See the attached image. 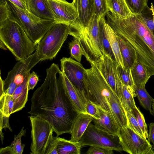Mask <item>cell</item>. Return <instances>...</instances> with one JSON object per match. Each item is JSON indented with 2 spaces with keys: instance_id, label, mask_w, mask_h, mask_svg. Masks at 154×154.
I'll return each instance as SVG.
<instances>
[{
  "instance_id": "4dcf8cb0",
  "label": "cell",
  "mask_w": 154,
  "mask_h": 154,
  "mask_svg": "<svg viewBox=\"0 0 154 154\" xmlns=\"http://www.w3.org/2000/svg\"><path fill=\"white\" fill-rule=\"evenodd\" d=\"M144 22L150 31L154 33V7L151 3L150 8L146 7L140 14Z\"/></svg>"
},
{
  "instance_id": "5bb4252c",
  "label": "cell",
  "mask_w": 154,
  "mask_h": 154,
  "mask_svg": "<svg viewBox=\"0 0 154 154\" xmlns=\"http://www.w3.org/2000/svg\"><path fill=\"white\" fill-rule=\"evenodd\" d=\"M54 19L57 23L69 25L75 23L77 20L76 10L72 3L65 0H47Z\"/></svg>"
},
{
  "instance_id": "484cf974",
  "label": "cell",
  "mask_w": 154,
  "mask_h": 154,
  "mask_svg": "<svg viewBox=\"0 0 154 154\" xmlns=\"http://www.w3.org/2000/svg\"><path fill=\"white\" fill-rule=\"evenodd\" d=\"M136 96L131 89L123 85L119 100L126 112L130 110H133L136 106L134 98Z\"/></svg>"
},
{
  "instance_id": "ac0fdd59",
  "label": "cell",
  "mask_w": 154,
  "mask_h": 154,
  "mask_svg": "<svg viewBox=\"0 0 154 154\" xmlns=\"http://www.w3.org/2000/svg\"><path fill=\"white\" fill-rule=\"evenodd\" d=\"M117 38L124 67L131 69L137 60L136 51L123 37L117 34Z\"/></svg>"
},
{
  "instance_id": "8992f818",
  "label": "cell",
  "mask_w": 154,
  "mask_h": 154,
  "mask_svg": "<svg viewBox=\"0 0 154 154\" xmlns=\"http://www.w3.org/2000/svg\"><path fill=\"white\" fill-rule=\"evenodd\" d=\"M8 2L14 16L29 38L36 45H38L49 29L57 23L55 20L40 18L28 10L21 9Z\"/></svg>"
},
{
  "instance_id": "cb8c5ba5",
  "label": "cell",
  "mask_w": 154,
  "mask_h": 154,
  "mask_svg": "<svg viewBox=\"0 0 154 154\" xmlns=\"http://www.w3.org/2000/svg\"><path fill=\"white\" fill-rule=\"evenodd\" d=\"M106 4L109 11L120 17L127 18L134 15L125 0H106Z\"/></svg>"
},
{
  "instance_id": "30bf717a",
  "label": "cell",
  "mask_w": 154,
  "mask_h": 154,
  "mask_svg": "<svg viewBox=\"0 0 154 154\" xmlns=\"http://www.w3.org/2000/svg\"><path fill=\"white\" fill-rule=\"evenodd\" d=\"M118 136L123 151L130 154H148L153 148L146 138L140 136L128 126L121 128Z\"/></svg>"
},
{
  "instance_id": "f6af8a7d",
  "label": "cell",
  "mask_w": 154,
  "mask_h": 154,
  "mask_svg": "<svg viewBox=\"0 0 154 154\" xmlns=\"http://www.w3.org/2000/svg\"><path fill=\"white\" fill-rule=\"evenodd\" d=\"M0 47L2 49L6 50L7 49V48L5 46V45L2 42V41H0Z\"/></svg>"
},
{
  "instance_id": "d590c367",
  "label": "cell",
  "mask_w": 154,
  "mask_h": 154,
  "mask_svg": "<svg viewBox=\"0 0 154 154\" xmlns=\"http://www.w3.org/2000/svg\"><path fill=\"white\" fill-rule=\"evenodd\" d=\"M132 111L145 138H148L149 134L147 126L143 114L140 111L139 108L137 106Z\"/></svg>"
},
{
  "instance_id": "60d3db41",
  "label": "cell",
  "mask_w": 154,
  "mask_h": 154,
  "mask_svg": "<svg viewBox=\"0 0 154 154\" xmlns=\"http://www.w3.org/2000/svg\"><path fill=\"white\" fill-rule=\"evenodd\" d=\"M38 80V77L34 71L30 73L28 80V88L29 90H32L36 85Z\"/></svg>"
},
{
  "instance_id": "7402d4cb",
  "label": "cell",
  "mask_w": 154,
  "mask_h": 154,
  "mask_svg": "<svg viewBox=\"0 0 154 154\" xmlns=\"http://www.w3.org/2000/svg\"><path fill=\"white\" fill-rule=\"evenodd\" d=\"M131 72L135 86L138 87L145 86L151 76L144 66L138 60L131 69Z\"/></svg>"
},
{
  "instance_id": "9a60e30c",
  "label": "cell",
  "mask_w": 154,
  "mask_h": 154,
  "mask_svg": "<svg viewBox=\"0 0 154 154\" xmlns=\"http://www.w3.org/2000/svg\"><path fill=\"white\" fill-rule=\"evenodd\" d=\"M62 73L66 91L75 109L78 113H87L86 109L87 103L86 98Z\"/></svg>"
},
{
  "instance_id": "52a82bcc",
  "label": "cell",
  "mask_w": 154,
  "mask_h": 154,
  "mask_svg": "<svg viewBox=\"0 0 154 154\" xmlns=\"http://www.w3.org/2000/svg\"><path fill=\"white\" fill-rule=\"evenodd\" d=\"M70 26L57 23L38 43L35 51L40 61L51 60L57 55L69 34Z\"/></svg>"
},
{
  "instance_id": "83f0119b",
  "label": "cell",
  "mask_w": 154,
  "mask_h": 154,
  "mask_svg": "<svg viewBox=\"0 0 154 154\" xmlns=\"http://www.w3.org/2000/svg\"><path fill=\"white\" fill-rule=\"evenodd\" d=\"M26 129L23 127L19 133L14 136V140L11 145L8 146L10 154H22L23 152L25 145L22 144L21 138L25 136Z\"/></svg>"
},
{
  "instance_id": "603a6c76",
  "label": "cell",
  "mask_w": 154,
  "mask_h": 154,
  "mask_svg": "<svg viewBox=\"0 0 154 154\" xmlns=\"http://www.w3.org/2000/svg\"><path fill=\"white\" fill-rule=\"evenodd\" d=\"M104 27L117 64L124 68L125 67L120 52L119 44L117 39V34L107 23L106 20L104 23Z\"/></svg>"
},
{
  "instance_id": "7a4b0ae2",
  "label": "cell",
  "mask_w": 154,
  "mask_h": 154,
  "mask_svg": "<svg viewBox=\"0 0 154 154\" xmlns=\"http://www.w3.org/2000/svg\"><path fill=\"white\" fill-rule=\"evenodd\" d=\"M105 17L106 22L114 32L135 50L137 60L144 66L151 76L154 75V34L141 14L123 18L109 11Z\"/></svg>"
},
{
  "instance_id": "ffe728a7",
  "label": "cell",
  "mask_w": 154,
  "mask_h": 154,
  "mask_svg": "<svg viewBox=\"0 0 154 154\" xmlns=\"http://www.w3.org/2000/svg\"><path fill=\"white\" fill-rule=\"evenodd\" d=\"M30 73L26 77L23 81L15 89L12 97L14 105L12 113L20 111L25 106L28 100L29 77Z\"/></svg>"
},
{
  "instance_id": "f35d334b",
  "label": "cell",
  "mask_w": 154,
  "mask_h": 154,
  "mask_svg": "<svg viewBox=\"0 0 154 154\" xmlns=\"http://www.w3.org/2000/svg\"><path fill=\"white\" fill-rule=\"evenodd\" d=\"M85 153L87 154H112L113 150L110 149L95 146H90Z\"/></svg>"
},
{
  "instance_id": "d6986e66",
  "label": "cell",
  "mask_w": 154,
  "mask_h": 154,
  "mask_svg": "<svg viewBox=\"0 0 154 154\" xmlns=\"http://www.w3.org/2000/svg\"><path fill=\"white\" fill-rule=\"evenodd\" d=\"M27 10L43 19L55 20L47 0H26Z\"/></svg>"
},
{
  "instance_id": "d6a6232c",
  "label": "cell",
  "mask_w": 154,
  "mask_h": 154,
  "mask_svg": "<svg viewBox=\"0 0 154 154\" xmlns=\"http://www.w3.org/2000/svg\"><path fill=\"white\" fill-rule=\"evenodd\" d=\"M69 48L71 57L80 62L84 54L79 41L74 38L69 43Z\"/></svg>"
},
{
  "instance_id": "8fae6325",
  "label": "cell",
  "mask_w": 154,
  "mask_h": 154,
  "mask_svg": "<svg viewBox=\"0 0 154 154\" xmlns=\"http://www.w3.org/2000/svg\"><path fill=\"white\" fill-rule=\"evenodd\" d=\"M60 61L62 72L86 97L85 90L87 79L86 69L80 62L71 57H64Z\"/></svg>"
},
{
  "instance_id": "836d02e7",
  "label": "cell",
  "mask_w": 154,
  "mask_h": 154,
  "mask_svg": "<svg viewBox=\"0 0 154 154\" xmlns=\"http://www.w3.org/2000/svg\"><path fill=\"white\" fill-rule=\"evenodd\" d=\"M13 16L11 9L7 1L1 0L0 2V25L11 18Z\"/></svg>"
},
{
  "instance_id": "7bdbcfd3",
  "label": "cell",
  "mask_w": 154,
  "mask_h": 154,
  "mask_svg": "<svg viewBox=\"0 0 154 154\" xmlns=\"http://www.w3.org/2000/svg\"><path fill=\"white\" fill-rule=\"evenodd\" d=\"M149 134L148 138V140L153 144L154 148V122L151 123L149 124Z\"/></svg>"
},
{
  "instance_id": "9c48e42d",
  "label": "cell",
  "mask_w": 154,
  "mask_h": 154,
  "mask_svg": "<svg viewBox=\"0 0 154 154\" xmlns=\"http://www.w3.org/2000/svg\"><path fill=\"white\" fill-rule=\"evenodd\" d=\"M79 142L82 146H95L119 152L123 151L118 135L102 130L91 123Z\"/></svg>"
},
{
  "instance_id": "4fadbf2b",
  "label": "cell",
  "mask_w": 154,
  "mask_h": 154,
  "mask_svg": "<svg viewBox=\"0 0 154 154\" xmlns=\"http://www.w3.org/2000/svg\"><path fill=\"white\" fill-rule=\"evenodd\" d=\"M40 61L36 52L22 61H18L8 73L4 81V89L9 84L14 82L18 86L23 81L31 69Z\"/></svg>"
},
{
  "instance_id": "d4e9b609",
  "label": "cell",
  "mask_w": 154,
  "mask_h": 154,
  "mask_svg": "<svg viewBox=\"0 0 154 154\" xmlns=\"http://www.w3.org/2000/svg\"><path fill=\"white\" fill-rule=\"evenodd\" d=\"M82 147L79 142H74L57 137V154H80Z\"/></svg>"
},
{
  "instance_id": "e0dca14e",
  "label": "cell",
  "mask_w": 154,
  "mask_h": 154,
  "mask_svg": "<svg viewBox=\"0 0 154 154\" xmlns=\"http://www.w3.org/2000/svg\"><path fill=\"white\" fill-rule=\"evenodd\" d=\"M94 119L92 116L88 113H79L72 126L69 140L74 142H79L88 125Z\"/></svg>"
},
{
  "instance_id": "bcb514c9",
  "label": "cell",
  "mask_w": 154,
  "mask_h": 154,
  "mask_svg": "<svg viewBox=\"0 0 154 154\" xmlns=\"http://www.w3.org/2000/svg\"><path fill=\"white\" fill-rule=\"evenodd\" d=\"M152 107L153 115H154V99H153L152 103Z\"/></svg>"
},
{
  "instance_id": "74e56055",
  "label": "cell",
  "mask_w": 154,
  "mask_h": 154,
  "mask_svg": "<svg viewBox=\"0 0 154 154\" xmlns=\"http://www.w3.org/2000/svg\"><path fill=\"white\" fill-rule=\"evenodd\" d=\"M86 109L87 113L92 116L94 119H100V115L99 107L94 102L87 99Z\"/></svg>"
},
{
  "instance_id": "8d00e7d4",
  "label": "cell",
  "mask_w": 154,
  "mask_h": 154,
  "mask_svg": "<svg viewBox=\"0 0 154 154\" xmlns=\"http://www.w3.org/2000/svg\"><path fill=\"white\" fill-rule=\"evenodd\" d=\"M94 7V14L98 17H105L109 11L106 4V0H93Z\"/></svg>"
},
{
  "instance_id": "ba28073f",
  "label": "cell",
  "mask_w": 154,
  "mask_h": 154,
  "mask_svg": "<svg viewBox=\"0 0 154 154\" xmlns=\"http://www.w3.org/2000/svg\"><path fill=\"white\" fill-rule=\"evenodd\" d=\"M31 127L30 153L46 154L54 136L53 129L47 121L37 116H29Z\"/></svg>"
},
{
  "instance_id": "6da1fadb",
  "label": "cell",
  "mask_w": 154,
  "mask_h": 154,
  "mask_svg": "<svg viewBox=\"0 0 154 154\" xmlns=\"http://www.w3.org/2000/svg\"><path fill=\"white\" fill-rule=\"evenodd\" d=\"M28 113L48 122L57 137L70 133L72 126L79 114L68 96L63 73L58 65L53 63L46 70L43 84L34 92Z\"/></svg>"
},
{
  "instance_id": "7c38bea8",
  "label": "cell",
  "mask_w": 154,
  "mask_h": 154,
  "mask_svg": "<svg viewBox=\"0 0 154 154\" xmlns=\"http://www.w3.org/2000/svg\"><path fill=\"white\" fill-rule=\"evenodd\" d=\"M91 63L96 66L119 99L123 84L118 73L116 61L108 54H103L100 59Z\"/></svg>"
},
{
  "instance_id": "277c9868",
  "label": "cell",
  "mask_w": 154,
  "mask_h": 154,
  "mask_svg": "<svg viewBox=\"0 0 154 154\" xmlns=\"http://www.w3.org/2000/svg\"><path fill=\"white\" fill-rule=\"evenodd\" d=\"M105 18V17H98L94 14L86 27L82 26L78 19L75 23L69 25V35L79 41L84 55L90 63L96 62L103 55L99 34Z\"/></svg>"
},
{
  "instance_id": "f1b7e54d",
  "label": "cell",
  "mask_w": 154,
  "mask_h": 154,
  "mask_svg": "<svg viewBox=\"0 0 154 154\" xmlns=\"http://www.w3.org/2000/svg\"><path fill=\"white\" fill-rule=\"evenodd\" d=\"M117 68L118 73L123 85L131 89L136 95L135 85L131 75V69L125 68H123L121 66L118 64Z\"/></svg>"
},
{
  "instance_id": "b9f144b4",
  "label": "cell",
  "mask_w": 154,
  "mask_h": 154,
  "mask_svg": "<svg viewBox=\"0 0 154 154\" xmlns=\"http://www.w3.org/2000/svg\"><path fill=\"white\" fill-rule=\"evenodd\" d=\"M10 2L19 8L27 10L26 0H5Z\"/></svg>"
},
{
  "instance_id": "ab89813d",
  "label": "cell",
  "mask_w": 154,
  "mask_h": 154,
  "mask_svg": "<svg viewBox=\"0 0 154 154\" xmlns=\"http://www.w3.org/2000/svg\"><path fill=\"white\" fill-rule=\"evenodd\" d=\"M0 114V129L1 139L2 143L4 138V134L2 132V130L3 128H6L8 129L11 131H12V129L10 126L9 118V117L7 116L3 115L1 112Z\"/></svg>"
},
{
  "instance_id": "4316f807",
  "label": "cell",
  "mask_w": 154,
  "mask_h": 154,
  "mask_svg": "<svg viewBox=\"0 0 154 154\" xmlns=\"http://www.w3.org/2000/svg\"><path fill=\"white\" fill-rule=\"evenodd\" d=\"M135 92L140 104L145 109L153 115L152 109V103L153 98L146 90L145 86H135Z\"/></svg>"
},
{
  "instance_id": "2e32d148",
  "label": "cell",
  "mask_w": 154,
  "mask_h": 154,
  "mask_svg": "<svg viewBox=\"0 0 154 154\" xmlns=\"http://www.w3.org/2000/svg\"><path fill=\"white\" fill-rule=\"evenodd\" d=\"M72 3L76 10L80 24L86 27L94 14L93 0H73Z\"/></svg>"
},
{
  "instance_id": "1f68e13d",
  "label": "cell",
  "mask_w": 154,
  "mask_h": 154,
  "mask_svg": "<svg viewBox=\"0 0 154 154\" xmlns=\"http://www.w3.org/2000/svg\"><path fill=\"white\" fill-rule=\"evenodd\" d=\"M131 11L134 15L141 14L148 6V0H125Z\"/></svg>"
},
{
  "instance_id": "e575fe53",
  "label": "cell",
  "mask_w": 154,
  "mask_h": 154,
  "mask_svg": "<svg viewBox=\"0 0 154 154\" xmlns=\"http://www.w3.org/2000/svg\"><path fill=\"white\" fill-rule=\"evenodd\" d=\"M126 113L128 121V126L140 136L145 138L133 111L130 110Z\"/></svg>"
},
{
  "instance_id": "ee69618b",
  "label": "cell",
  "mask_w": 154,
  "mask_h": 154,
  "mask_svg": "<svg viewBox=\"0 0 154 154\" xmlns=\"http://www.w3.org/2000/svg\"><path fill=\"white\" fill-rule=\"evenodd\" d=\"M0 75V96L3 94L4 93V81L2 80Z\"/></svg>"
},
{
  "instance_id": "44dd1931",
  "label": "cell",
  "mask_w": 154,
  "mask_h": 154,
  "mask_svg": "<svg viewBox=\"0 0 154 154\" xmlns=\"http://www.w3.org/2000/svg\"><path fill=\"white\" fill-rule=\"evenodd\" d=\"M98 107L100 112V119H94L92 121L94 125L102 130L111 134L118 135L120 128L107 111Z\"/></svg>"
},
{
  "instance_id": "5b68a950",
  "label": "cell",
  "mask_w": 154,
  "mask_h": 154,
  "mask_svg": "<svg viewBox=\"0 0 154 154\" xmlns=\"http://www.w3.org/2000/svg\"><path fill=\"white\" fill-rule=\"evenodd\" d=\"M90 64L91 67L86 69V98L107 111L117 124L110 107L109 102L112 98L118 97L96 66L93 63Z\"/></svg>"
},
{
  "instance_id": "f546056e",
  "label": "cell",
  "mask_w": 154,
  "mask_h": 154,
  "mask_svg": "<svg viewBox=\"0 0 154 154\" xmlns=\"http://www.w3.org/2000/svg\"><path fill=\"white\" fill-rule=\"evenodd\" d=\"M14 105L12 96L4 94L0 96V111L3 115L9 117L12 114Z\"/></svg>"
},
{
  "instance_id": "3957f363",
  "label": "cell",
  "mask_w": 154,
  "mask_h": 154,
  "mask_svg": "<svg viewBox=\"0 0 154 154\" xmlns=\"http://www.w3.org/2000/svg\"><path fill=\"white\" fill-rule=\"evenodd\" d=\"M0 41L18 61L26 59L37 48L38 45L29 38L13 14L11 18L0 25Z\"/></svg>"
}]
</instances>
